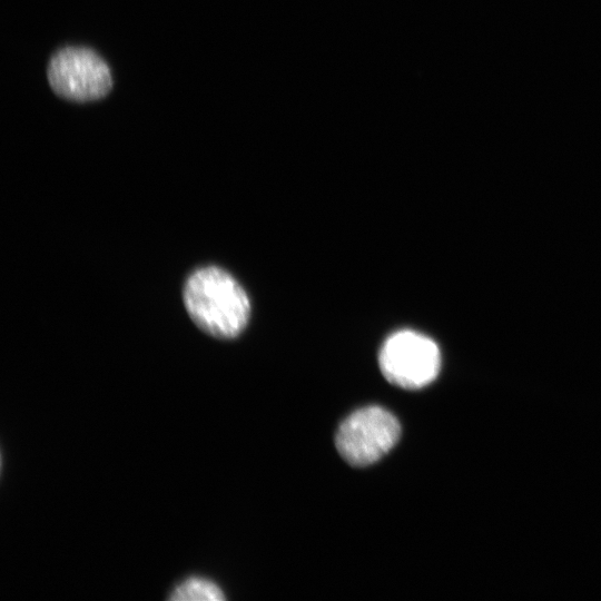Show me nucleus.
<instances>
[{"instance_id": "1", "label": "nucleus", "mask_w": 601, "mask_h": 601, "mask_svg": "<svg viewBox=\"0 0 601 601\" xmlns=\"http://www.w3.org/2000/svg\"><path fill=\"white\" fill-rule=\"evenodd\" d=\"M183 299L194 323L217 338L238 336L249 321L248 295L228 272L217 266L194 270L185 282Z\"/></svg>"}, {"instance_id": "2", "label": "nucleus", "mask_w": 601, "mask_h": 601, "mask_svg": "<svg viewBox=\"0 0 601 601\" xmlns=\"http://www.w3.org/2000/svg\"><path fill=\"white\" fill-rule=\"evenodd\" d=\"M47 78L56 95L77 102L101 99L114 86L108 63L95 50L82 46L55 51L48 62Z\"/></svg>"}, {"instance_id": "3", "label": "nucleus", "mask_w": 601, "mask_h": 601, "mask_svg": "<svg viewBox=\"0 0 601 601\" xmlns=\"http://www.w3.org/2000/svg\"><path fill=\"white\" fill-rule=\"evenodd\" d=\"M378 364L391 384L418 390L436 378L441 368V353L437 344L428 336L412 329H401L383 343Z\"/></svg>"}, {"instance_id": "4", "label": "nucleus", "mask_w": 601, "mask_h": 601, "mask_svg": "<svg viewBox=\"0 0 601 601\" xmlns=\"http://www.w3.org/2000/svg\"><path fill=\"white\" fill-rule=\"evenodd\" d=\"M401 435L398 420L381 406H366L353 412L339 425L335 444L351 465L366 466L387 454Z\"/></svg>"}, {"instance_id": "5", "label": "nucleus", "mask_w": 601, "mask_h": 601, "mask_svg": "<svg viewBox=\"0 0 601 601\" xmlns=\"http://www.w3.org/2000/svg\"><path fill=\"white\" fill-rule=\"evenodd\" d=\"M167 599L171 601H221L226 597L220 587L214 581L205 577L191 575L177 583Z\"/></svg>"}]
</instances>
